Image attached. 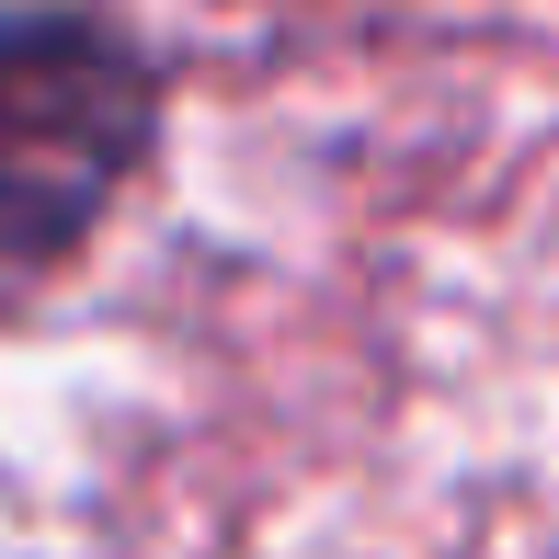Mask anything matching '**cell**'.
<instances>
[{
    "label": "cell",
    "mask_w": 559,
    "mask_h": 559,
    "mask_svg": "<svg viewBox=\"0 0 559 559\" xmlns=\"http://www.w3.org/2000/svg\"><path fill=\"white\" fill-rule=\"evenodd\" d=\"M160 138V81L81 12L0 23V274H46L104 228Z\"/></svg>",
    "instance_id": "6da1fadb"
}]
</instances>
